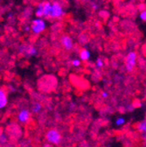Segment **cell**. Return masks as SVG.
I'll use <instances>...</instances> for the list:
<instances>
[{"label":"cell","mask_w":146,"mask_h":147,"mask_svg":"<svg viewBox=\"0 0 146 147\" xmlns=\"http://www.w3.org/2000/svg\"><path fill=\"white\" fill-rule=\"evenodd\" d=\"M124 123H125V118H124V117H117V118H116V124L117 126H122V125H123Z\"/></svg>","instance_id":"2e32d148"},{"label":"cell","mask_w":146,"mask_h":147,"mask_svg":"<svg viewBox=\"0 0 146 147\" xmlns=\"http://www.w3.org/2000/svg\"><path fill=\"white\" fill-rule=\"evenodd\" d=\"M41 109H42V105L38 102H34L32 104V110L33 113H39L41 110Z\"/></svg>","instance_id":"7c38bea8"},{"label":"cell","mask_w":146,"mask_h":147,"mask_svg":"<svg viewBox=\"0 0 146 147\" xmlns=\"http://www.w3.org/2000/svg\"><path fill=\"white\" fill-rule=\"evenodd\" d=\"M137 54L134 51H131L128 53L125 58V68L128 72H131L136 65H137Z\"/></svg>","instance_id":"3957f363"},{"label":"cell","mask_w":146,"mask_h":147,"mask_svg":"<svg viewBox=\"0 0 146 147\" xmlns=\"http://www.w3.org/2000/svg\"><path fill=\"white\" fill-rule=\"evenodd\" d=\"M79 57L80 59L82 61H87L90 59L91 57V53L88 49L87 48H82L81 51H80V53H79Z\"/></svg>","instance_id":"30bf717a"},{"label":"cell","mask_w":146,"mask_h":147,"mask_svg":"<svg viewBox=\"0 0 146 147\" xmlns=\"http://www.w3.org/2000/svg\"><path fill=\"white\" fill-rule=\"evenodd\" d=\"M102 96L103 98H107L108 96V92H106V91H103V92H102Z\"/></svg>","instance_id":"ac0fdd59"},{"label":"cell","mask_w":146,"mask_h":147,"mask_svg":"<svg viewBox=\"0 0 146 147\" xmlns=\"http://www.w3.org/2000/svg\"><path fill=\"white\" fill-rule=\"evenodd\" d=\"M30 26H31V32L35 35H38L46 30V22L44 20V18H36L32 20Z\"/></svg>","instance_id":"6da1fadb"},{"label":"cell","mask_w":146,"mask_h":147,"mask_svg":"<svg viewBox=\"0 0 146 147\" xmlns=\"http://www.w3.org/2000/svg\"><path fill=\"white\" fill-rule=\"evenodd\" d=\"M25 31L26 32H30L31 31V26H26L25 27Z\"/></svg>","instance_id":"ffe728a7"},{"label":"cell","mask_w":146,"mask_h":147,"mask_svg":"<svg viewBox=\"0 0 146 147\" xmlns=\"http://www.w3.org/2000/svg\"><path fill=\"white\" fill-rule=\"evenodd\" d=\"M104 66V61H103V59L101 58V57H98L96 61V67L97 68H102Z\"/></svg>","instance_id":"9a60e30c"},{"label":"cell","mask_w":146,"mask_h":147,"mask_svg":"<svg viewBox=\"0 0 146 147\" xmlns=\"http://www.w3.org/2000/svg\"><path fill=\"white\" fill-rule=\"evenodd\" d=\"M145 139H146V135H145Z\"/></svg>","instance_id":"44dd1931"},{"label":"cell","mask_w":146,"mask_h":147,"mask_svg":"<svg viewBox=\"0 0 146 147\" xmlns=\"http://www.w3.org/2000/svg\"><path fill=\"white\" fill-rule=\"evenodd\" d=\"M30 117H31V113L26 109H23L20 110L19 114H17V120L22 123H26L30 120Z\"/></svg>","instance_id":"52a82bcc"},{"label":"cell","mask_w":146,"mask_h":147,"mask_svg":"<svg viewBox=\"0 0 146 147\" xmlns=\"http://www.w3.org/2000/svg\"><path fill=\"white\" fill-rule=\"evenodd\" d=\"M35 16L37 18H43L44 17V8L43 3H40L35 9Z\"/></svg>","instance_id":"8fae6325"},{"label":"cell","mask_w":146,"mask_h":147,"mask_svg":"<svg viewBox=\"0 0 146 147\" xmlns=\"http://www.w3.org/2000/svg\"><path fill=\"white\" fill-rule=\"evenodd\" d=\"M61 43L62 45V47L67 50V51H70L74 48L75 47V44H74V40L71 38L69 35H63L61 37Z\"/></svg>","instance_id":"8992f818"},{"label":"cell","mask_w":146,"mask_h":147,"mask_svg":"<svg viewBox=\"0 0 146 147\" xmlns=\"http://www.w3.org/2000/svg\"><path fill=\"white\" fill-rule=\"evenodd\" d=\"M81 60L80 58H75V59H73L72 61H71V64L73 67H81Z\"/></svg>","instance_id":"4fadbf2b"},{"label":"cell","mask_w":146,"mask_h":147,"mask_svg":"<svg viewBox=\"0 0 146 147\" xmlns=\"http://www.w3.org/2000/svg\"><path fill=\"white\" fill-rule=\"evenodd\" d=\"M65 15V10L59 2H53L49 18H61Z\"/></svg>","instance_id":"277c9868"},{"label":"cell","mask_w":146,"mask_h":147,"mask_svg":"<svg viewBox=\"0 0 146 147\" xmlns=\"http://www.w3.org/2000/svg\"><path fill=\"white\" fill-rule=\"evenodd\" d=\"M19 52L21 54H23L24 56H26V57L37 56L39 53L37 48H36L34 46L29 45V44H21L19 47Z\"/></svg>","instance_id":"7a4b0ae2"},{"label":"cell","mask_w":146,"mask_h":147,"mask_svg":"<svg viewBox=\"0 0 146 147\" xmlns=\"http://www.w3.org/2000/svg\"><path fill=\"white\" fill-rule=\"evenodd\" d=\"M46 138L51 144H58L61 142V133L58 131L53 130V129H52V130H49L46 132Z\"/></svg>","instance_id":"5b68a950"},{"label":"cell","mask_w":146,"mask_h":147,"mask_svg":"<svg viewBox=\"0 0 146 147\" xmlns=\"http://www.w3.org/2000/svg\"><path fill=\"white\" fill-rule=\"evenodd\" d=\"M139 18L142 21L146 22V9L143 10L140 13H139Z\"/></svg>","instance_id":"e0dca14e"},{"label":"cell","mask_w":146,"mask_h":147,"mask_svg":"<svg viewBox=\"0 0 146 147\" xmlns=\"http://www.w3.org/2000/svg\"><path fill=\"white\" fill-rule=\"evenodd\" d=\"M52 3H50L49 1L43 2V8H44V18H49L50 14L52 11Z\"/></svg>","instance_id":"ba28073f"},{"label":"cell","mask_w":146,"mask_h":147,"mask_svg":"<svg viewBox=\"0 0 146 147\" xmlns=\"http://www.w3.org/2000/svg\"><path fill=\"white\" fill-rule=\"evenodd\" d=\"M7 103H8L7 95L5 93V91L2 88L0 89V108L4 109L5 107H6Z\"/></svg>","instance_id":"9c48e42d"},{"label":"cell","mask_w":146,"mask_h":147,"mask_svg":"<svg viewBox=\"0 0 146 147\" xmlns=\"http://www.w3.org/2000/svg\"><path fill=\"white\" fill-rule=\"evenodd\" d=\"M91 7H92L94 10H96V9H97L98 5H97V4H96V3H95V2H92V3H91Z\"/></svg>","instance_id":"d6986e66"},{"label":"cell","mask_w":146,"mask_h":147,"mask_svg":"<svg viewBox=\"0 0 146 147\" xmlns=\"http://www.w3.org/2000/svg\"><path fill=\"white\" fill-rule=\"evenodd\" d=\"M137 129L140 131L146 133V121H143V122L139 123L137 125Z\"/></svg>","instance_id":"5bb4252c"}]
</instances>
